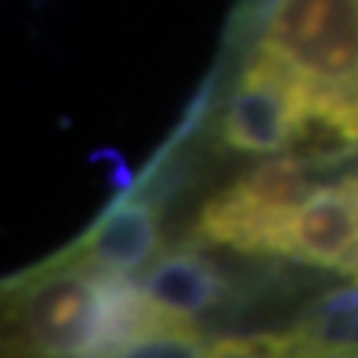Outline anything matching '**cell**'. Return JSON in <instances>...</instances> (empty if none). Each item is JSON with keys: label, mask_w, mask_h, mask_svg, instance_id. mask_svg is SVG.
I'll use <instances>...</instances> for the list:
<instances>
[{"label": "cell", "mask_w": 358, "mask_h": 358, "mask_svg": "<svg viewBox=\"0 0 358 358\" xmlns=\"http://www.w3.org/2000/svg\"><path fill=\"white\" fill-rule=\"evenodd\" d=\"M313 192V171L305 162L289 152L272 155L212 194L200 206L194 233L239 254L287 257L293 218Z\"/></svg>", "instance_id": "obj_1"}, {"label": "cell", "mask_w": 358, "mask_h": 358, "mask_svg": "<svg viewBox=\"0 0 358 358\" xmlns=\"http://www.w3.org/2000/svg\"><path fill=\"white\" fill-rule=\"evenodd\" d=\"M260 45L301 84L358 102V0H278Z\"/></svg>", "instance_id": "obj_2"}, {"label": "cell", "mask_w": 358, "mask_h": 358, "mask_svg": "<svg viewBox=\"0 0 358 358\" xmlns=\"http://www.w3.org/2000/svg\"><path fill=\"white\" fill-rule=\"evenodd\" d=\"M305 84L287 66L257 45L233 84L221 117V141L245 155L287 152Z\"/></svg>", "instance_id": "obj_3"}, {"label": "cell", "mask_w": 358, "mask_h": 358, "mask_svg": "<svg viewBox=\"0 0 358 358\" xmlns=\"http://www.w3.org/2000/svg\"><path fill=\"white\" fill-rule=\"evenodd\" d=\"M287 257L358 278V176L308 197L289 227Z\"/></svg>", "instance_id": "obj_4"}, {"label": "cell", "mask_w": 358, "mask_h": 358, "mask_svg": "<svg viewBox=\"0 0 358 358\" xmlns=\"http://www.w3.org/2000/svg\"><path fill=\"white\" fill-rule=\"evenodd\" d=\"M155 251H159V218L152 203L141 197H126L93 224V230L69 257L99 275L129 278L147 266Z\"/></svg>", "instance_id": "obj_5"}, {"label": "cell", "mask_w": 358, "mask_h": 358, "mask_svg": "<svg viewBox=\"0 0 358 358\" xmlns=\"http://www.w3.org/2000/svg\"><path fill=\"white\" fill-rule=\"evenodd\" d=\"M287 152L301 159L310 171L352 159L358 152V102L305 84Z\"/></svg>", "instance_id": "obj_6"}, {"label": "cell", "mask_w": 358, "mask_h": 358, "mask_svg": "<svg viewBox=\"0 0 358 358\" xmlns=\"http://www.w3.org/2000/svg\"><path fill=\"white\" fill-rule=\"evenodd\" d=\"M143 296L162 317L194 322L224 299V275L206 254L179 248L150 266Z\"/></svg>", "instance_id": "obj_7"}, {"label": "cell", "mask_w": 358, "mask_h": 358, "mask_svg": "<svg viewBox=\"0 0 358 358\" xmlns=\"http://www.w3.org/2000/svg\"><path fill=\"white\" fill-rule=\"evenodd\" d=\"M114 358H206V350L194 322H179L155 313L150 326L134 334Z\"/></svg>", "instance_id": "obj_8"}, {"label": "cell", "mask_w": 358, "mask_h": 358, "mask_svg": "<svg viewBox=\"0 0 358 358\" xmlns=\"http://www.w3.org/2000/svg\"><path fill=\"white\" fill-rule=\"evenodd\" d=\"M206 358H293L287 334H254V338H224L206 350Z\"/></svg>", "instance_id": "obj_9"}, {"label": "cell", "mask_w": 358, "mask_h": 358, "mask_svg": "<svg viewBox=\"0 0 358 358\" xmlns=\"http://www.w3.org/2000/svg\"><path fill=\"white\" fill-rule=\"evenodd\" d=\"M355 176H358V173H355Z\"/></svg>", "instance_id": "obj_10"}]
</instances>
